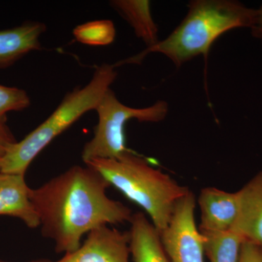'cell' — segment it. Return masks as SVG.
Wrapping results in <instances>:
<instances>
[{"instance_id": "1", "label": "cell", "mask_w": 262, "mask_h": 262, "mask_svg": "<svg viewBox=\"0 0 262 262\" xmlns=\"http://www.w3.org/2000/svg\"><path fill=\"white\" fill-rule=\"evenodd\" d=\"M110 184L89 165H75L36 189L29 196L39 217L43 237L57 253H72L93 229L130 222L132 211L108 198Z\"/></svg>"}, {"instance_id": "2", "label": "cell", "mask_w": 262, "mask_h": 262, "mask_svg": "<svg viewBox=\"0 0 262 262\" xmlns=\"http://www.w3.org/2000/svg\"><path fill=\"white\" fill-rule=\"evenodd\" d=\"M188 8L185 18L168 37L115 67L139 63L149 53H159L179 68L200 55L206 58L215 41L228 31L251 29L257 16V9L233 0H194Z\"/></svg>"}, {"instance_id": "3", "label": "cell", "mask_w": 262, "mask_h": 262, "mask_svg": "<svg viewBox=\"0 0 262 262\" xmlns=\"http://www.w3.org/2000/svg\"><path fill=\"white\" fill-rule=\"evenodd\" d=\"M84 164L141 207L160 234L170 223L176 203L189 191L130 150L117 159H96Z\"/></svg>"}, {"instance_id": "4", "label": "cell", "mask_w": 262, "mask_h": 262, "mask_svg": "<svg viewBox=\"0 0 262 262\" xmlns=\"http://www.w3.org/2000/svg\"><path fill=\"white\" fill-rule=\"evenodd\" d=\"M114 65L103 63L95 70L91 81L68 93L54 112L29 135L8 150L0 165V173L25 175L41 151L73 125L82 115L95 110L105 93L116 80Z\"/></svg>"}, {"instance_id": "5", "label": "cell", "mask_w": 262, "mask_h": 262, "mask_svg": "<svg viewBox=\"0 0 262 262\" xmlns=\"http://www.w3.org/2000/svg\"><path fill=\"white\" fill-rule=\"evenodd\" d=\"M98 123L94 136L86 143L82 152L84 163L96 159H117L129 151L125 146V126L130 120L139 122L163 121L168 113L166 101H158L149 107L125 106L108 89L95 108Z\"/></svg>"}, {"instance_id": "6", "label": "cell", "mask_w": 262, "mask_h": 262, "mask_svg": "<svg viewBox=\"0 0 262 262\" xmlns=\"http://www.w3.org/2000/svg\"><path fill=\"white\" fill-rule=\"evenodd\" d=\"M195 196L189 190L176 203L168 227L160 233L170 262H205L204 241L194 219Z\"/></svg>"}, {"instance_id": "7", "label": "cell", "mask_w": 262, "mask_h": 262, "mask_svg": "<svg viewBox=\"0 0 262 262\" xmlns=\"http://www.w3.org/2000/svg\"><path fill=\"white\" fill-rule=\"evenodd\" d=\"M130 232L108 225L93 229L80 247L55 262H130Z\"/></svg>"}, {"instance_id": "8", "label": "cell", "mask_w": 262, "mask_h": 262, "mask_svg": "<svg viewBox=\"0 0 262 262\" xmlns=\"http://www.w3.org/2000/svg\"><path fill=\"white\" fill-rule=\"evenodd\" d=\"M198 204L201 208V232H225L232 229L239 209L238 192H227L215 187L202 189Z\"/></svg>"}, {"instance_id": "9", "label": "cell", "mask_w": 262, "mask_h": 262, "mask_svg": "<svg viewBox=\"0 0 262 262\" xmlns=\"http://www.w3.org/2000/svg\"><path fill=\"white\" fill-rule=\"evenodd\" d=\"M239 209L232 230L262 247V171L237 191Z\"/></svg>"}, {"instance_id": "10", "label": "cell", "mask_w": 262, "mask_h": 262, "mask_svg": "<svg viewBox=\"0 0 262 262\" xmlns=\"http://www.w3.org/2000/svg\"><path fill=\"white\" fill-rule=\"evenodd\" d=\"M25 175L0 173V215L21 220L29 228L39 227V217L29 196Z\"/></svg>"}, {"instance_id": "11", "label": "cell", "mask_w": 262, "mask_h": 262, "mask_svg": "<svg viewBox=\"0 0 262 262\" xmlns=\"http://www.w3.org/2000/svg\"><path fill=\"white\" fill-rule=\"evenodd\" d=\"M47 27L39 21H29L0 31V69L8 68L32 51L41 48L40 37Z\"/></svg>"}, {"instance_id": "12", "label": "cell", "mask_w": 262, "mask_h": 262, "mask_svg": "<svg viewBox=\"0 0 262 262\" xmlns=\"http://www.w3.org/2000/svg\"><path fill=\"white\" fill-rule=\"evenodd\" d=\"M130 223V251L134 262H170L160 232L144 213H134Z\"/></svg>"}, {"instance_id": "13", "label": "cell", "mask_w": 262, "mask_h": 262, "mask_svg": "<svg viewBox=\"0 0 262 262\" xmlns=\"http://www.w3.org/2000/svg\"><path fill=\"white\" fill-rule=\"evenodd\" d=\"M134 29L138 38L151 48L160 42L158 27L151 12V4L147 0H113L110 3Z\"/></svg>"}, {"instance_id": "14", "label": "cell", "mask_w": 262, "mask_h": 262, "mask_svg": "<svg viewBox=\"0 0 262 262\" xmlns=\"http://www.w3.org/2000/svg\"><path fill=\"white\" fill-rule=\"evenodd\" d=\"M201 233L204 241L205 253L210 261H239L241 248L245 242L242 236L232 229L225 232Z\"/></svg>"}, {"instance_id": "15", "label": "cell", "mask_w": 262, "mask_h": 262, "mask_svg": "<svg viewBox=\"0 0 262 262\" xmlns=\"http://www.w3.org/2000/svg\"><path fill=\"white\" fill-rule=\"evenodd\" d=\"M77 42L91 46L112 44L116 36L115 24L110 20H96L77 26L72 32Z\"/></svg>"}, {"instance_id": "16", "label": "cell", "mask_w": 262, "mask_h": 262, "mask_svg": "<svg viewBox=\"0 0 262 262\" xmlns=\"http://www.w3.org/2000/svg\"><path fill=\"white\" fill-rule=\"evenodd\" d=\"M30 104V98L24 90L0 84V119L10 112L23 111Z\"/></svg>"}, {"instance_id": "17", "label": "cell", "mask_w": 262, "mask_h": 262, "mask_svg": "<svg viewBox=\"0 0 262 262\" xmlns=\"http://www.w3.org/2000/svg\"><path fill=\"white\" fill-rule=\"evenodd\" d=\"M16 142L15 136L7 125L6 117L0 119V165L8 150Z\"/></svg>"}, {"instance_id": "18", "label": "cell", "mask_w": 262, "mask_h": 262, "mask_svg": "<svg viewBox=\"0 0 262 262\" xmlns=\"http://www.w3.org/2000/svg\"><path fill=\"white\" fill-rule=\"evenodd\" d=\"M239 262H262V247L245 241L241 248Z\"/></svg>"}, {"instance_id": "19", "label": "cell", "mask_w": 262, "mask_h": 262, "mask_svg": "<svg viewBox=\"0 0 262 262\" xmlns=\"http://www.w3.org/2000/svg\"><path fill=\"white\" fill-rule=\"evenodd\" d=\"M253 37L256 38L261 42L262 45V5L257 9V16L256 22L252 28L251 29Z\"/></svg>"}, {"instance_id": "20", "label": "cell", "mask_w": 262, "mask_h": 262, "mask_svg": "<svg viewBox=\"0 0 262 262\" xmlns=\"http://www.w3.org/2000/svg\"><path fill=\"white\" fill-rule=\"evenodd\" d=\"M0 262H8V261H2V260H0ZM32 262H55V261H47V260H39V261H32Z\"/></svg>"}]
</instances>
